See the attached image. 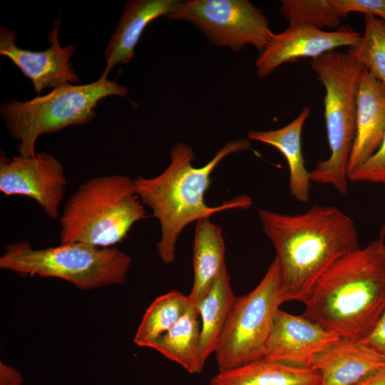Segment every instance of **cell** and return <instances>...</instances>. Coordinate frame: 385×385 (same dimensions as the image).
<instances>
[{"label": "cell", "instance_id": "cell-11", "mask_svg": "<svg viewBox=\"0 0 385 385\" xmlns=\"http://www.w3.org/2000/svg\"><path fill=\"white\" fill-rule=\"evenodd\" d=\"M361 35L350 27L327 31L305 26H289L274 34L257 58L255 66L260 77L269 76L283 63L301 58L314 59L336 48L356 45Z\"/></svg>", "mask_w": 385, "mask_h": 385}, {"label": "cell", "instance_id": "cell-27", "mask_svg": "<svg viewBox=\"0 0 385 385\" xmlns=\"http://www.w3.org/2000/svg\"><path fill=\"white\" fill-rule=\"evenodd\" d=\"M358 342L385 359V310L371 331Z\"/></svg>", "mask_w": 385, "mask_h": 385}, {"label": "cell", "instance_id": "cell-29", "mask_svg": "<svg viewBox=\"0 0 385 385\" xmlns=\"http://www.w3.org/2000/svg\"><path fill=\"white\" fill-rule=\"evenodd\" d=\"M356 385H385V366L374 371Z\"/></svg>", "mask_w": 385, "mask_h": 385}, {"label": "cell", "instance_id": "cell-22", "mask_svg": "<svg viewBox=\"0 0 385 385\" xmlns=\"http://www.w3.org/2000/svg\"><path fill=\"white\" fill-rule=\"evenodd\" d=\"M190 304L189 296L175 290L158 297L145 310L135 334L134 343L150 348L158 338L178 322Z\"/></svg>", "mask_w": 385, "mask_h": 385}, {"label": "cell", "instance_id": "cell-2", "mask_svg": "<svg viewBox=\"0 0 385 385\" xmlns=\"http://www.w3.org/2000/svg\"><path fill=\"white\" fill-rule=\"evenodd\" d=\"M302 303L304 317L342 339H361L385 310V236L337 259Z\"/></svg>", "mask_w": 385, "mask_h": 385}, {"label": "cell", "instance_id": "cell-24", "mask_svg": "<svg viewBox=\"0 0 385 385\" xmlns=\"http://www.w3.org/2000/svg\"><path fill=\"white\" fill-rule=\"evenodd\" d=\"M280 11L289 26L322 30L337 28L343 18L333 9L330 0H282Z\"/></svg>", "mask_w": 385, "mask_h": 385}, {"label": "cell", "instance_id": "cell-6", "mask_svg": "<svg viewBox=\"0 0 385 385\" xmlns=\"http://www.w3.org/2000/svg\"><path fill=\"white\" fill-rule=\"evenodd\" d=\"M131 257L120 250L80 242L34 249L26 241L9 245L0 257V268L19 275L53 277L77 288L91 290L123 284Z\"/></svg>", "mask_w": 385, "mask_h": 385}, {"label": "cell", "instance_id": "cell-9", "mask_svg": "<svg viewBox=\"0 0 385 385\" xmlns=\"http://www.w3.org/2000/svg\"><path fill=\"white\" fill-rule=\"evenodd\" d=\"M190 22L215 45L238 51L251 44L261 52L274 34L262 11L247 0H188L168 16Z\"/></svg>", "mask_w": 385, "mask_h": 385}, {"label": "cell", "instance_id": "cell-19", "mask_svg": "<svg viewBox=\"0 0 385 385\" xmlns=\"http://www.w3.org/2000/svg\"><path fill=\"white\" fill-rule=\"evenodd\" d=\"M320 379L312 369L260 359L218 371L208 385H319Z\"/></svg>", "mask_w": 385, "mask_h": 385}, {"label": "cell", "instance_id": "cell-1", "mask_svg": "<svg viewBox=\"0 0 385 385\" xmlns=\"http://www.w3.org/2000/svg\"><path fill=\"white\" fill-rule=\"evenodd\" d=\"M258 216L276 251L285 302H303L333 262L361 247L354 220L334 206L314 205L294 215L259 209Z\"/></svg>", "mask_w": 385, "mask_h": 385}, {"label": "cell", "instance_id": "cell-28", "mask_svg": "<svg viewBox=\"0 0 385 385\" xmlns=\"http://www.w3.org/2000/svg\"><path fill=\"white\" fill-rule=\"evenodd\" d=\"M23 376L14 367L0 361V385H22Z\"/></svg>", "mask_w": 385, "mask_h": 385}, {"label": "cell", "instance_id": "cell-12", "mask_svg": "<svg viewBox=\"0 0 385 385\" xmlns=\"http://www.w3.org/2000/svg\"><path fill=\"white\" fill-rule=\"evenodd\" d=\"M61 22V18L54 21L53 29L48 33L51 46L42 51L18 47L16 31L4 26L0 27V54L8 57L31 81L37 93L46 88L80 82L70 63L73 46L62 47L58 41Z\"/></svg>", "mask_w": 385, "mask_h": 385}, {"label": "cell", "instance_id": "cell-5", "mask_svg": "<svg viewBox=\"0 0 385 385\" xmlns=\"http://www.w3.org/2000/svg\"><path fill=\"white\" fill-rule=\"evenodd\" d=\"M311 66L325 89L324 119L329 158L309 172L311 181L348 192V163L356 136V98L364 68L348 53L327 52L312 59Z\"/></svg>", "mask_w": 385, "mask_h": 385}, {"label": "cell", "instance_id": "cell-14", "mask_svg": "<svg viewBox=\"0 0 385 385\" xmlns=\"http://www.w3.org/2000/svg\"><path fill=\"white\" fill-rule=\"evenodd\" d=\"M385 133V88L366 69L359 79L356 136L348 163V175L379 148Z\"/></svg>", "mask_w": 385, "mask_h": 385}, {"label": "cell", "instance_id": "cell-10", "mask_svg": "<svg viewBox=\"0 0 385 385\" xmlns=\"http://www.w3.org/2000/svg\"><path fill=\"white\" fill-rule=\"evenodd\" d=\"M67 180L62 163L46 152L33 157L1 155L0 191L34 200L51 219L60 217Z\"/></svg>", "mask_w": 385, "mask_h": 385}, {"label": "cell", "instance_id": "cell-8", "mask_svg": "<svg viewBox=\"0 0 385 385\" xmlns=\"http://www.w3.org/2000/svg\"><path fill=\"white\" fill-rule=\"evenodd\" d=\"M285 302L276 257L257 287L237 297L214 354L218 371L263 359L279 306Z\"/></svg>", "mask_w": 385, "mask_h": 385}, {"label": "cell", "instance_id": "cell-15", "mask_svg": "<svg viewBox=\"0 0 385 385\" xmlns=\"http://www.w3.org/2000/svg\"><path fill=\"white\" fill-rule=\"evenodd\" d=\"M179 0H131L127 2L118 26L106 50V68L99 79L107 80L118 63L127 64L135 54V48L147 26L155 19L174 13Z\"/></svg>", "mask_w": 385, "mask_h": 385}, {"label": "cell", "instance_id": "cell-20", "mask_svg": "<svg viewBox=\"0 0 385 385\" xmlns=\"http://www.w3.org/2000/svg\"><path fill=\"white\" fill-rule=\"evenodd\" d=\"M236 298L225 266L197 305L201 327L199 360L202 368L208 356L215 351Z\"/></svg>", "mask_w": 385, "mask_h": 385}, {"label": "cell", "instance_id": "cell-30", "mask_svg": "<svg viewBox=\"0 0 385 385\" xmlns=\"http://www.w3.org/2000/svg\"><path fill=\"white\" fill-rule=\"evenodd\" d=\"M380 233L385 236V225L383 226Z\"/></svg>", "mask_w": 385, "mask_h": 385}, {"label": "cell", "instance_id": "cell-4", "mask_svg": "<svg viewBox=\"0 0 385 385\" xmlns=\"http://www.w3.org/2000/svg\"><path fill=\"white\" fill-rule=\"evenodd\" d=\"M146 217L134 180L124 175L91 178L67 200L59 217L61 243L112 247Z\"/></svg>", "mask_w": 385, "mask_h": 385}, {"label": "cell", "instance_id": "cell-26", "mask_svg": "<svg viewBox=\"0 0 385 385\" xmlns=\"http://www.w3.org/2000/svg\"><path fill=\"white\" fill-rule=\"evenodd\" d=\"M330 3L342 17L351 12H359L385 21V0H330Z\"/></svg>", "mask_w": 385, "mask_h": 385}, {"label": "cell", "instance_id": "cell-3", "mask_svg": "<svg viewBox=\"0 0 385 385\" xmlns=\"http://www.w3.org/2000/svg\"><path fill=\"white\" fill-rule=\"evenodd\" d=\"M250 148L248 139L228 142L204 166L192 165L194 153L183 143L175 145L170 152V163L160 174L151 178L134 180L136 193L152 216L160 225V238L157 244L161 261L170 264L175 260L176 244L183 229L190 223L230 209H247L252 200L240 195L218 206H209L205 195L210 186V176L217 165L227 155Z\"/></svg>", "mask_w": 385, "mask_h": 385}, {"label": "cell", "instance_id": "cell-16", "mask_svg": "<svg viewBox=\"0 0 385 385\" xmlns=\"http://www.w3.org/2000/svg\"><path fill=\"white\" fill-rule=\"evenodd\" d=\"M384 366L385 359L366 346L340 338L316 357L311 369L319 373V385H356Z\"/></svg>", "mask_w": 385, "mask_h": 385}, {"label": "cell", "instance_id": "cell-13", "mask_svg": "<svg viewBox=\"0 0 385 385\" xmlns=\"http://www.w3.org/2000/svg\"><path fill=\"white\" fill-rule=\"evenodd\" d=\"M339 339L303 315L296 316L279 309L263 359L311 369L316 357Z\"/></svg>", "mask_w": 385, "mask_h": 385}, {"label": "cell", "instance_id": "cell-18", "mask_svg": "<svg viewBox=\"0 0 385 385\" xmlns=\"http://www.w3.org/2000/svg\"><path fill=\"white\" fill-rule=\"evenodd\" d=\"M222 229L210 220L196 221L193 244L194 280L190 302L197 307L226 266Z\"/></svg>", "mask_w": 385, "mask_h": 385}, {"label": "cell", "instance_id": "cell-21", "mask_svg": "<svg viewBox=\"0 0 385 385\" xmlns=\"http://www.w3.org/2000/svg\"><path fill=\"white\" fill-rule=\"evenodd\" d=\"M200 328L197 308L190 303L184 315L150 348L188 373L198 374L203 369L199 360Z\"/></svg>", "mask_w": 385, "mask_h": 385}, {"label": "cell", "instance_id": "cell-23", "mask_svg": "<svg viewBox=\"0 0 385 385\" xmlns=\"http://www.w3.org/2000/svg\"><path fill=\"white\" fill-rule=\"evenodd\" d=\"M364 33L360 41L347 53L385 88V21L364 15Z\"/></svg>", "mask_w": 385, "mask_h": 385}, {"label": "cell", "instance_id": "cell-7", "mask_svg": "<svg viewBox=\"0 0 385 385\" xmlns=\"http://www.w3.org/2000/svg\"><path fill=\"white\" fill-rule=\"evenodd\" d=\"M128 94L125 87L108 79L83 85L67 83L30 101H7L1 106V116L10 135L19 141V155L33 157L40 135L88 123L96 117L94 110L102 98Z\"/></svg>", "mask_w": 385, "mask_h": 385}, {"label": "cell", "instance_id": "cell-25", "mask_svg": "<svg viewBox=\"0 0 385 385\" xmlns=\"http://www.w3.org/2000/svg\"><path fill=\"white\" fill-rule=\"evenodd\" d=\"M349 180L385 185V133L378 150L348 175Z\"/></svg>", "mask_w": 385, "mask_h": 385}, {"label": "cell", "instance_id": "cell-17", "mask_svg": "<svg viewBox=\"0 0 385 385\" xmlns=\"http://www.w3.org/2000/svg\"><path fill=\"white\" fill-rule=\"evenodd\" d=\"M309 108H304L285 126L267 131L251 130L250 140L263 143L277 149L285 158L289 168V189L297 201H309L311 180L302 154V132L309 115Z\"/></svg>", "mask_w": 385, "mask_h": 385}]
</instances>
